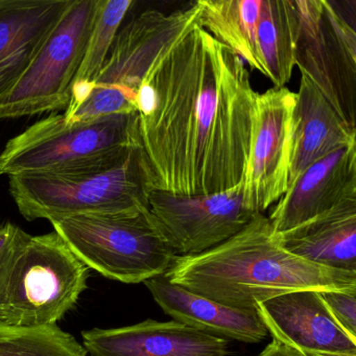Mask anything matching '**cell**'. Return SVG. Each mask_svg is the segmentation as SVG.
Returning a JSON list of instances; mask_svg holds the SVG:
<instances>
[{
    "label": "cell",
    "mask_w": 356,
    "mask_h": 356,
    "mask_svg": "<svg viewBox=\"0 0 356 356\" xmlns=\"http://www.w3.org/2000/svg\"><path fill=\"white\" fill-rule=\"evenodd\" d=\"M255 97L245 62L201 26L162 55L136 97L151 191L212 195L241 185Z\"/></svg>",
    "instance_id": "obj_1"
},
{
    "label": "cell",
    "mask_w": 356,
    "mask_h": 356,
    "mask_svg": "<svg viewBox=\"0 0 356 356\" xmlns=\"http://www.w3.org/2000/svg\"><path fill=\"white\" fill-rule=\"evenodd\" d=\"M172 284L238 309L295 291H356V273L325 268L285 251L264 213L213 249L178 256L163 275Z\"/></svg>",
    "instance_id": "obj_2"
},
{
    "label": "cell",
    "mask_w": 356,
    "mask_h": 356,
    "mask_svg": "<svg viewBox=\"0 0 356 356\" xmlns=\"http://www.w3.org/2000/svg\"><path fill=\"white\" fill-rule=\"evenodd\" d=\"M9 178L10 193L28 220L149 210L151 188L136 145L60 170Z\"/></svg>",
    "instance_id": "obj_3"
},
{
    "label": "cell",
    "mask_w": 356,
    "mask_h": 356,
    "mask_svg": "<svg viewBox=\"0 0 356 356\" xmlns=\"http://www.w3.org/2000/svg\"><path fill=\"white\" fill-rule=\"evenodd\" d=\"M199 3L165 14L147 10L120 28L90 95L64 112L66 122H86L112 114L135 113L141 83L154 64L182 37L201 26Z\"/></svg>",
    "instance_id": "obj_4"
},
{
    "label": "cell",
    "mask_w": 356,
    "mask_h": 356,
    "mask_svg": "<svg viewBox=\"0 0 356 356\" xmlns=\"http://www.w3.org/2000/svg\"><path fill=\"white\" fill-rule=\"evenodd\" d=\"M51 222L83 264L112 280L145 283L165 274L178 257L149 210L82 214Z\"/></svg>",
    "instance_id": "obj_5"
},
{
    "label": "cell",
    "mask_w": 356,
    "mask_h": 356,
    "mask_svg": "<svg viewBox=\"0 0 356 356\" xmlns=\"http://www.w3.org/2000/svg\"><path fill=\"white\" fill-rule=\"evenodd\" d=\"M89 270L57 233H26L8 277L3 326L57 325L86 291Z\"/></svg>",
    "instance_id": "obj_6"
},
{
    "label": "cell",
    "mask_w": 356,
    "mask_h": 356,
    "mask_svg": "<svg viewBox=\"0 0 356 356\" xmlns=\"http://www.w3.org/2000/svg\"><path fill=\"white\" fill-rule=\"evenodd\" d=\"M295 0L296 65L356 129V1Z\"/></svg>",
    "instance_id": "obj_7"
},
{
    "label": "cell",
    "mask_w": 356,
    "mask_h": 356,
    "mask_svg": "<svg viewBox=\"0 0 356 356\" xmlns=\"http://www.w3.org/2000/svg\"><path fill=\"white\" fill-rule=\"evenodd\" d=\"M136 120L135 112L70 124L63 114H51L8 141L0 154V175L51 172L136 145Z\"/></svg>",
    "instance_id": "obj_8"
},
{
    "label": "cell",
    "mask_w": 356,
    "mask_h": 356,
    "mask_svg": "<svg viewBox=\"0 0 356 356\" xmlns=\"http://www.w3.org/2000/svg\"><path fill=\"white\" fill-rule=\"evenodd\" d=\"M99 1L72 0L24 76L0 99V120L66 110Z\"/></svg>",
    "instance_id": "obj_9"
},
{
    "label": "cell",
    "mask_w": 356,
    "mask_h": 356,
    "mask_svg": "<svg viewBox=\"0 0 356 356\" xmlns=\"http://www.w3.org/2000/svg\"><path fill=\"white\" fill-rule=\"evenodd\" d=\"M297 95L286 87L256 93L251 145L243 183V205L264 213L289 188Z\"/></svg>",
    "instance_id": "obj_10"
},
{
    "label": "cell",
    "mask_w": 356,
    "mask_h": 356,
    "mask_svg": "<svg viewBox=\"0 0 356 356\" xmlns=\"http://www.w3.org/2000/svg\"><path fill=\"white\" fill-rule=\"evenodd\" d=\"M149 210L177 256L197 255L218 247L257 214L243 205L241 184L212 195L151 191Z\"/></svg>",
    "instance_id": "obj_11"
},
{
    "label": "cell",
    "mask_w": 356,
    "mask_h": 356,
    "mask_svg": "<svg viewBox=\"0 0 356 356\" xmlns=\"http://www.w3.org/2000/svg\"><path fill=\"white\" fill-rule=\"evenodd\" d=\"M258 314L274 339L305 353H355L348 337L327 309L320 291L282 293L259 302Z\"/></svg>",
    "instance_id": "obj_12"
},
{
    "label": "cell",
    "mask_w": 356,
    "mask_h": 356,
    "mask_svg": "<svg viewBox=\"0 0 356 356\" xmlns=\"http://www.w3.org/2000/svg\"><path fill=\"white\" fill-rule=\"evenodd\" d=\"M90 356H230L228 339L176 321L147 320L122 328H95L82 333Z\"/></svg>",
    "instance_id": "obj_13"
},
{
    "label": "cell",
    "mask_w": 356,
    "mask_h": 356,
    "mask_svg": "<svg viewBox=\"0 0 356 356\" xmlns=\"http://www.w3.org/2000/svg\"><path fill=\"white\" fill-rule=\"evenodd\" d=\"M352 197H356V145L312 164L277 202L268 218L274 234H279Z\"/></svg>",
    "instance_id": "obj_14"
},
{
    "label": "cell",
    "mask_w": 356,
    "mask_h": 356,
    "mask_svg": "<svg viewBox=\"0 0 356 356\" xmlns=\"http://www.w3.org/2000/svg\"><path fill=\"white\" fill-rule=\"evenodd\" d=\"M72 0H0V99L24 76Z\"/></svg>",
    "instance_id": "obj_15"
},
{
    "label": "cell",
    "mask_w": 356,
    "mask_h": 356,
    "mask_svg": "<svg viewBox=\"0 0 356 356\" xmlns=\"http://www.w3.org/2000/svg\"><path fill=\"white\" fill-rule=\"evenodd\" d=\"M154 300L172 320L220 339L257 343L268 329L256 309H238L172 284L157 276L145 282Z\"/></svg>",
    "instance_id": "obj_16"
},
{
    "label": "cell",
    "mask_w": 356,
    "mask_h": 356,
    "mask_svg": "<svg viewBox=\"0 0 356 356\" xmlns=\"http://www.w3.org/2000/svg\"><path fill=\"white\" fill-rule=\"evenodd\" d=\"M285 251L325 268L356 273V197L286 232L274 234Z\"/></svg>",
    "instance_id": "obj_17"
},
{
    "label": "cell",
    "mask_w": 356,
    "mask_h": 356,
    "mask_svg": "<svg viewBox=\"0 0 356 356\" xmlns=\"http://www.w3.org/2000/svg\"><path fill=\"white\" fill-rule=\"evenodd\" d=\"M289 187L314 162L356 145V129L343 122L314 83L301 74Z\"/></svg>",
    "instance_id": "obj_18"
},
{
    "label": "cell",
    "mask_w": 356,
    "mask_h": 356,
    "mask_svg": "<svg viewBox=\"0 0 356 356\" xmlns=\"http://www.w3.org/2000/svg\"><path fill=\"white\" fill-rule=\"evenodd\" d=\"M295 0H261L256 32V51L260 74L282 88L289 82L296 66L298 38Z\"/></svg>",
    "instance_id": "obj_19"
},
{
    "label": "cell",
    "mask_w": 356,
    "mask_h": 356,
    "mask_svg": "<svg viewBox=\"0 0 356 356\" xmlns=\"http://www.w3.org/2000/svg\"><path fill=\"white\" fill-rule=\"evenodd\" d=\"M201 26L260 72L256 32L261 0H199Z\"/></svg>",
    "instance_id": "obj_20"
},
{
    "label": "cell",
    "mask_w": 356,
    "mask_h": 356,
    "mask_svg": "<svg viewBox=\"0 0 356 356\" xmlns=\"http://www.w3.org/2000/svg\"><path fill=\"white\" fill-rule=\"evenodd\" d=\"M133 5V0H99L95 24L82 63L72 83L70 101L65 112L76 109L90 95L112 43Z\"/></svg>",
    "instance_id": "obj_21"
},
{
    "label": "cell",
    "mask_w": 356,
    "mask_h": 356,
    "mask_svg": "<svg viewBox=\"0 0 356 356\" xmlns=\"http://www.w3.org/2000/svg\"><path fill=\"white\" fill-rule=\"evenodd\" d=\"M74 335L57 325L20 328L0 326V356H87Z\"/></svg>",
    "instance_id": "obj_22"
},
{
    "label": "cell",
    "mask_w": 356,
    "mask_h": 356,
    "mask_svg": "<svg viewBox=\"0 0 356 356\" xmlns=\"http://www.w3.org/2000/svg\"><path fill=\"white\" fill-rule=\"evenodd\" d=\"M320 296L337 325L356 341V291H322Z\"/></svg>",
    "instance_id": "obj_23"
},
{
    "label": "cell",
    "mask_w": 356,
    "mask_h": 356,
    "mask_svg": "<svg viewBox=\"0 0 356 356\" xmlns=\"http://www.w3.org/2000/svg\"><path fill=\"white\" fill-rule=\"evenodd\" d=\"M26 232L11 222L0 225V326L3 325V305L8 277L18 245Z\"/></svg>",
    "instance_id": "obj_24"
},
{
    "label": "cell",
    "mask_w": 356,
    "mask_h": 356,
    "mask_svg": "<svg viewBox=\"0 0 356 356\" xmlns=\"http://www.w3.org/2000/svg\"><path fill=\"white\" fill-rule=\"evenodd\" d=\"M258 356H312L300 350L293 349L289 346L283 345L280 341L273 339L272 343L266 346V349Z\"/></svg>",
    "instance_id": "obj_25"
},
{
    "label": "cell",
    "mask_w": 356,
    "mask_h": 356,
    "mask_svg": "<svg viewBox=\"0 0 356 356\" xmlns=\"http://www.w3.org/2000/svg\"><path fill=\"white\" fill-rule=\"evenodd\" d=\"M312 356H356L355 353H309Z\"/></svg>",
    "instance_id": "obj_26"
}]
</instances>
